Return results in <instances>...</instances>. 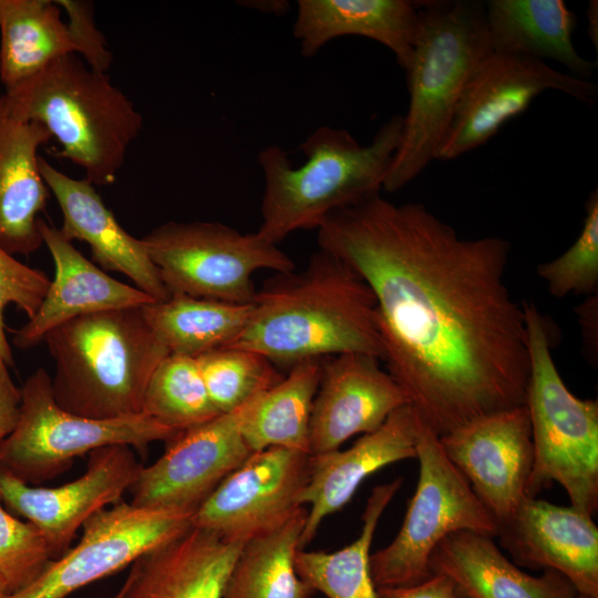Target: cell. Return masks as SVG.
Returning <instances> with one entry per match:
<instances>
[{
	"label": "cell",
	"instance_id": "cell-1",
	"mask_svg": "<svg viewBox=\"0 0 598 598\" xmlns=\"http://www.w3.org/2000/svg\"><path fill=\"white\" fill-rule=\"evenodd\" d=\"M317 230L319 249L370 287L388 372L439 436L525 404L528 336L505 281L507 240L462 237L423 204L380 194Z\"/></svg>",
	"mask_w": 598,
	"mask_h": 598
},
{
	"label": "cell",
	"instance_id": "cell-2",
	"mask_svg": "<svg viewBox=\"0 0 598 598\" xmlns=\"http://www.w3.org/2000/svg\"><path fill=\"white\" fill-rule=\"evenodd\" d=\"M229 348L251 350L290 367L343 353L384 358L370 287L322 249L299 272L278 274L257 290L248 323Z\"/></svg>",
	"mask_w": 598,
	"mask_h": 598
},
{
	"label": "cell",
	"instance_id": "cell-3",
	"mask_svg": "<svg viewBox=\"0 0 598 598\" xmlns=\"http://www.w3.org/2000/svg\"><path fill=\"white\" fill-rule=\"evenodd\" d=\"M403 116L393 115L361 145L346 128H316L300 144L306 161L293 166L279 145L258 154L265 187L257 233L279 245L298 230L318 229L332 213L383 190L400 145Z\"/></svg>",
	"mask_w": 598,
	"mask_h": 598
},
{
	"label": "cell",
	"instance_id": "cell-4",
	"mask_svg": "<svg viewBox=\"0 0 598 598\" xmlns=\"http://www.w3.org/2000/svg\"><path fill=\"white\" fill-rule=\"evenodd\" d=\"M419 23L405 70L410 96L400 145L383 190L395 193L436 158L471 75L492 50L485 2L417 1Z\"/></svg>",
	"mask_w": 598,
	"mask_h": 598
},
{
	"label": "cell",
	"instance_id": "cell-5",
	"mask_svg": "<svg viewBox=\"0 0 598 598\" xmlns=\"http://www.w3.org/2000/svg\"><path fill=\"white\" fill-rule=\"evenodd\" d=\"M2 96L13 117L43 125L61 146L54 155L81 167L94 186L116 181L143 127L141 113L106 72L78 54L55 59Z\"/></svg>",
	"mask_w": 598,
	"mask_h": 598
},
{
	"label": "cell",
	"instance_id": "cell-6",
	"mask_svg": "<svg viewBox=\"0 0 598 598\" xmlns=\"http://www.w3.org/2000/svg\"><path fill=\"white\" fill-rule=\"evenodd\" d=\"M43 342L54 362V401L92 419L141 414L147 383L169 354L143 307L75 318L50 331Z\"/></svg>",
	"mask_w": 598,
	"mask_h": 598
},
{
	"label": "cell",
	"instance_id": "cell-7",
	"mask_svg": "<svg viewBox=\"0 0 598 598\" xmlns=\"http://www.w3.org/2000/svg\"><path fill=\"white\" fill-rule=\"evenodd\" d=\"M529 352L525 404L534 462L527 497L553 483L567 493L570 506L594 517L598 507V402L570 392L555 364L549 331L532 301L523 303Z\"/></svg>",
	"mask_w": 598,
	"mask_h": 598
},
{
	"label": "cell",
	"instance_id": "cell-8",
	"mask_svg": "<svg viewBox=\"0 0 598 598\" xmlns=\"http://www.w3.org/2000/svg\"><path fill=\"white\" fill-rule=\"evenodd\" d=\"M415 492L393 540L370 556L377 588L408 587L432 576L430 557L448 535L470 530L496 538L499 526L445 455L439 435L417 414Z\"/></svg>",
	"mask_w": 598,
	"mask_h": 598
},
{
	"label": "cell",
	"instance_id": "cell-9",
	"mask_svg": "<svg viewBox=\"0 0 598 598\" xmlns=\"http://www.w3.org/2000/svg\"><path fill=\"white\" fill-rule=\"evenodd\" d=\"M20 395L17 424L0 442V468L30 485L54 478L76 457L97 448L127 445L145 453L151 443L179 434L143 413L117 419L70 413L54 401L43 368L27 378Z\"/></svg>",
	"mask_w": 598,
	"mask_h": 598
},
{
	"label": "cell",
	"instance_id": "cell-10",
	"mask_svg": "<svg viewBox=\"0 0 598 598\" xmlns=\"http://www.w3.org/2000/svg\"><path fill=\"white\" fill-rule=\"evenodd\" d=\"M142 240L171 296L252 303L255 272L296 270L279 245L218 221H167Z\"/></svg>",
	"mask_w": 598,
	"mask_h": 598
},
{
	"label": "cell",
	"instance_id": "cell-11",
	"mask_svg": "<svg viewBox=\"0 0 598 598\" xmlns=\"http://www.w3.org/2000/svg\"><path fill=\"white\" fill-rule=\"evenodd\" d=\"M193 513L142 508L121 501L82 526L73 548L50 560L28 585L0 598H66L131 566L144 553L188 530Z\"/></svg>",
	"mask_w": 598,
	"mask_h": 598
},
{
	"label": "cell",
	"instance_id": "cell-12",
	"mask_svg": "<svg viewBox=\"0 0 598 598\" xmlns=\"http://www.w3.org/2000/svg\"><path fill=\"white\" fill-rule=\"evenodd\" d=\"M550 90L587 105H594L598 96L591 80L561 72L533 56L492 51L466 83L435 159H455L483 145L536 96Z\"/></svg>",
	"mask_w": 598,
	"mask_h": 598
},
{
	"label": "cell",
	"instance_id": "cell-13",
	"mask_svg": "<svg viewBox=\"0 0 598 598\" xmlns=\"http://www.w3.org/2000/svg\"><path fill=\"white\" fill-rule=\"evenodd\" d=\"M309 457L281 447L251 452L195 509L193 527L244 544L280 527L302 507Z\"/></svg>",
	"mask_w": 598,
	"mask_h": 598
},
{
	"label": "cell",
	"instance_id": "cell-14",
	"mask_svg": "<svg viewBox=\"0 0 598 598\" xmlns=\"http://www.w3.org/2000/svg\"><path fill=\"white\" fill-rule=\"evenodd\" d=\"M260 394L169 441L162 456L140 470L128 489L130 503L142 508L194 513L251 453L241 426Z\"/></svg>",
	"mask_w": 598,
	"mask_h": 598
},
{
	"label": "cell",
	"instance_id": "cell-15",
	"mask_svg": "<svg viewBox=\"0 0 598 598\" xmlns=\"http://www.w3.org/2000/svg\"><path fill=\"white\" fill-rule=\"evenodd\" d=\"M451 463L498 526L527 498L534 448L526 404L475 417L439 436Z\"/></svg>",
	"mask_w": 598,
	"mask_h": 598
},
{
	"label": "cell",
	"instance_id": "cell-16",
	"mask_svg": "<svg viewBox=\"0 0 598 598\" xmlns=\"http://www.w3.org/2000/svg\"><path fill=\"white\" fill-rule=\"evenodd\" d=\"M141 468L127 445L92 451L85 473L56 487L30 485L0 468V502L40 530L56 558L87 519L122 501Z\"/></svg>",
	"mask_w": 598,
	"mask_h": 598
},
{
	"label": "cell",
	"instance_id": "cell-17",
	"mask_svg": "<svg viewBox=\"0 0 598 598\" xmlns=\"http://www.w3.org/2000/svg\"><path fill=\"white\" fill-rule=\"evenodd\" d=\"M380 361L364 353L322 361L310 417V455L339 450L350 437L378 430L395 410L410 404Z\"/></svg>",
	"mask_w": 598,
	"mask_h": 598
},
{
	"label": "cell",
	"instance_id": "cell-18",
	"mask_svg": "<svg viewBox=\"0 0 598 598\" xmlns=\"http://www.w3.org/2000/svg\"><path fill=\"white\" fill-rule=\"evenodd\" d=\"M497 537L517 564L556 570L577 594L598 598V527L594 517L573 506L527 497L499 526Z\"/></svg>",
	"mask_w": 598,
	"mask_h": 598
},
{
	"label": "cell",
	"instance_id": "cell-19",
	"mask_svg": "<svg viewBox=\"0 0 598 598\" xmlns=\"http://www.w3.org/2000/svg\"><path fill=\"white\" fill-rule=\"evenodd\" d=\"M417 413L411 404L395 410L375 431L349 448L309 457L308 483L301 504H309L300 549L313 539L322 520L341 509L361 483L392 463L416 457Z\"/></svg>",
	"mask_w": 598,
	"mask_h": 598
},
{
	"label": "cell",
	"instance_id": "cell-20",
	"mask_svg": "<svg viewBox=\"0 0 598 598\" xmlns=\"http://www.w3.org/2000/svg\"><path fill=\"white\" fill-rule=\"evenodd\" d=\"M40 173L60 206L64 238L86 243L103 269L123 274L155 301L171 297L142 238L121 226L93 184L64 174L42 156Z\"/></svg>",
	"mask_w": 598,
	"mask_h": 598
},
{
	"label": "cell",
	"instance_id": "cell-21",
	"mask_svg": "<svg viewBox=\"0 0 598 598\" xmlns=\"http://www.w3.org/2000/svg\"><path fill=\"white\" fill-rule=\"evenodd\" d=\"M39 229L55 272L34 316L16 331L17 348L29 349L43 342L50 331L75 318L155 301L138 288L112 278L45 220L40 219Z\"/></svg>",
	"mask_w": 598,
	"mask_h": 598
},
{
	"label": "cell",
	"instance_id": "cell-22",
	"mask_svg": "<svg viewBox=\"0 0 598 598\" xmlns=\"http://www.w3.org/2000/svg\"><path fill=\"white\" fill-rule=\"evenodd\" d=\"M243 546L192 526L132 563L122 598H223Z\"/></svg>",
	"mask_w": 598,
	"mask_h": 598
},
{
	"label": "cell",
	"instance_id": "cell-23",
	"mask_svg": "<svg viewBox=\"0 0 598 598\" xmlns=\"http://www.w3.org/2000/svg\"><path fill=\"white\" fill-rule=\"evenodd\" d=\"M51 137L43 125L8 112L0 84V246L12 256H28L43 245L39 215L50 190L39 150Z\"/></svg>",
	"mask_w": 598,
	"mask_h": 598
},
{
	"label": "cell",
	"instance_id": "cell-24",
	"mask_svg": "<svg viewBox=\"0 0 598 598\" xmlns=\"http://www.w3.org/2000/svg\"><path fill=\"white\" fill-rule=\"evenodd\" d=\"M432 575L447 577L458 598H575L570 581L553 569L532 576L512 563L494 538L470 530L445 537L430 557Z\"/></svg>",
	"mask_w": 598,
	"mask_h": 598
},
{
	"label": "cell",
	"instance_id": "cell-25",
	"mask_svg": "<svg viewBox=\"0 0 598 598\" xmlns=\"http://www.w3.org/2000/svg\"><path fill=\"white\" fill-rule=\"evenodd\" d=\"M419 23L417 1L299 0L293 35L310 58L330 41L346 35L374 40L388 48L405 71Z\"/></svg>",
	"mask_w": 598,
	"mask_h": 598
},
{
	"label": "cell",
	"instance_id": "cell-26",
	"mask_svg": "<svg viewBox=\"0 0 598 598\" xmlns=\"http://www.w3.org/2000/svg\"><path fill=\"white\" fill-rule=\"evenodd\" d=\"M485 18L493 51L549 59L586 80L597 69L577 52V18L561 0H488Z\"/></svg>",
	"mask_w": 598,
	"mask_h": 598
},
{
	"label": "cell",
	"instance_id": "cell-27",
	"mask_svg": "<svg viewBox=\"0 0 598 598\" xmlns=\"http://www.w3.org/2000/svg\"><path fill=\"white\" fill-rule=\"evenodd\" d=\"M68 54L81 56L56 1L0 0V84L10 89Z\"/></svg>",
	"mask_w": 598,
	"mask_h": 598
},
{
	"label": "cell",
	"instance_id": "cell-28",
	"mask_svg": "<svg viewBox=\"0 0 598 598\" xmlns=\"http://www.w3.org/2000/svg\"><path fill=\"white\" fill-rule=\"evenodd\" d=\"M252 303L172 295L143 306L145 318L169 353L198 358L231 347L246 328Z\"/></svg>",
	"mask_w": 598,
	"mask_h": 598
},
{
	"label": "cell",
	"instance_id": "cell-29",
	"mask_svg": "<svg viewBox=\"0 0 598 598\" xmlns=\"http://www.w3.org/2000/svg\"><path fill=\"white\" fill-rule=\"evenodd\" d=\"M321 368L319 359L298 362L260 394L241 426L250 452L281 447L310 455V417Z\"/></svg>",
	"mask_w": 598,
	"mask_h": 598
},
{
	"label": "cell",
	"instance_id": "cell-30",
	"mask_svg": "<svg viewBox=\"0 0 598 598\" xmlns=\"http://www.w3.org/2000/svg\"><path fill=\"white\" fill-rule=\"evenodd\" d=\"M402 485V478L377 485L367 501L361 533L336 551L299 549L296 571L312 591L327 598H380L370 569L371 545L379 520Z\"/></svg>",
	"mask_w": 598,
	"mask_h": 598
},
{
	"label": "cell",
	"instance_id": "cell-31",
	"mask_svg": "<svg viewBox=\"0 0 598 598\" xmlns=\"http://www.w3.org/2000/svg\"><path fill=\"white\" fill-rule=\"evenodd\" d=\"M308 511L246 542L233 566L223 598H309L313 592L296 571V555Z\"/></svg>",
	"mask_w": 598,
	"mask_h": 598
},
{
	"label": "cell",
	"instance_id": "cell-32",
	"mask_svg": "<svg viewBox=\"0 0 598 598\" xmlns=\"http://www.w3.org/2000/svg\"><path fill=\"white\" fill-rule=\"evenodd\" d=\"M142 413L178 433L219 415L214 408L196 358L169 353L154 370Z\"/></svg>",
	"mask_w": 598,
	"mask_h": 598
},
{
	"label": "cell",
	"instance_id": "cell-33",
	"mask_svg": "<svg viewBox=\"0 0 598 598\" xmlns=\"http://www.w3.org/2000/svg\"><path fill=\"white\" fill-rule=\"evenodd\" d=\"M196 360L208 396L219 414L240 408L283 378L266 357L247 349L224 348Z\"/></svg>",
	"mask_w": 598,
	"mask_h": 598
},
{
	"label": "cell",
	"instance_id": "cell-34",
	"mask_svg": "<svg viewBox=\"0 0 598 598\" xmlns=\"http://www.w3.org/2000/svg\"><path fill=\"white\" fill-rule=\"evenodd\" d=\"M580 234L560 256L539 264L537 275L556 298L567 295H594L598 288V190L585 204Z\"/></svg>",
	"mask_w": 598,
	"mask_h": 598
},
{
	"label": "cell",
	"instance_id": "cell-35",
	"mask_svg": "<svg viewBox=\"0 0 598 598\" xmlns=\"http://www.w3.org/2000/svg\"><path fill=\"white\" fill-rule=\"evenodd\" d=\"M54 559L40 530L8 513L0 502V577L7 592L28 585Z\"/></svg>",
	"mask_w": 598,
	"mask_h": 598
},
{
	"label": "cell",
	"instance_id": "cell-36",
	"mask_svg": "<svg viewBox=\"0 0 598 598\" xmlns=\"http://www.w3.org/2000/svg\"><path fill=\"white\" fill-rule=\"evenodd\" d=\"M50 281L44 272L22 264L0 246V361L8 367L13 363V355L6 333L4 311L14 305L32 318Z\"/></svg>",
	"mask_w": 598,
	"mask_h": 598
},
{
	"label": "cell",
	"instance_id": "cell-37",
	"mask_svg": "<svg viewBox=\"0 0 598 598\" xmlns=\"http://www.w3.org/2000/svg\"><path fill=\"white\" fill-rule=\"evenodd\" d=\"M56 3L68 13V21L75 30L82 50L81 58L91 68L106 72L112 54L106 48L103 34L95 25L93 6L78 0H56Z\"/></svg>",
	"mask_w": 598,
	"mask_h": 598
},
{
	"label": "cell",
	"instance_id": "cell-38",
	"mask_svg": "<svg viewBox=\"0 0 598 598\" xmlns=\"http://www.w3.org/2000/svg\"><path fill=\"white\" fill-rule=\"evenodd\" d=\"M380 598H458L454 584L443 575L408 587L377 588Z\"/></svg>",
	"mask_w": 598,
	"mask_h": 598
},
{
	"label": "cell",
	"instance_id": "cell-39",
	"mask_svg": "<svg viewBox=\"0 0 598 598\" xmlns=\"http://www.w3.org/2000/svg\"><path fill=\"white\" fill-rule=\"evenodd\" d=\"M20 389L14 384L8 365L0 361V442L14 429L20 408Z\"/></svg>",
	"mask_w": 598,
	"mask_h": 598
},
{
	"label": "cell",
	"instance_id": "cell-40",
	"mask_svg": "<svg viewBox=\"0 0 598 598\" xmlns=\"http://www.w3.org/2000/svg\"><path fill=\"white\" fill-rule=\"evenodd\" d=\"M587 18L589 21L588 24V34L591 39V42L595 44L597 51L598 48V2L596 0L589 1L587 9Z\"/></svg>",
	"mask_w": 598,
	"mask_h": 598
},
{
	"label": "cell",
	"instance_id": "cell-41",
	"mask_svg": "<svg viewBox=\"0 0 598 598\" xmlns=\"http://www.w3.org/2000/svg\"><path fill=\"white\" fill-rule=\"evenodd\" d=\"M7 592V586L3 579L0 577V595Z\"/></svg>",
	"mask_w": 598,
	"mask_h": 598
},
{
	"label": "cell",
	"instance_id": "cell-42",
	"mask_svg": "<svg viewBox=\"0 0 598 598\" xmlns=\"http://www.w3.org/2000/svg\"><path fill=\"white\" fill-rule=\"evenodd\" d=\"M122 596H123V589L121 587L120 590L113 596V598H122Z\"/></svg>",
	"mask_w": 598,
	"mask_h": 598
},
{
	"label": "cell",
	"instance_id": "cell-43",
	"mask_svg": "<svg viewBox=\"0 0 598 598\" xmlns=\"http://www.w3.org/2000/svg\"><path fill=\"white\" fill-rule=\"evenodd\" d=\"M575 598H591V597L577 594Z\"/></svg>",
	"mask_w": 598,
	"mask_h": 598
},
{
	"label": "cell",
	"instance_id": "cell-44",
	"mask_svg": "<svg viewBox=\"0 0 598 598\" xmlns=\"http://www.w3.org/2000/svg\"><path fill=\"white\" fill-rule=\"evenodd\" d=\"M309 598H311V597H309Z\"/></svg>",
	"mask_w": 598,
	"mask_h": 598
}]
</instances>
